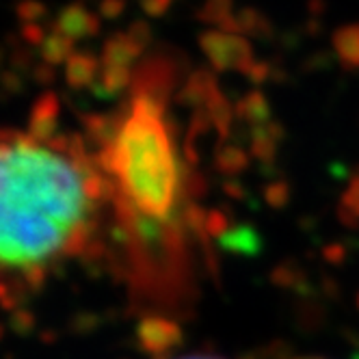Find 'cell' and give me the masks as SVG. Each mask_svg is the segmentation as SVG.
I'll list each match as a JSON object with an SVG mask.
<instances>
[{
  "mask_svg": "<svg viewBox=\"0 0 359 359\" xmlns=\"http://www.w3.org/2000/svg\"><path fill=\"white\" fill-rule=\"evenodd\" d=\"M133 284L149 303L180 305L195 279V195L161 81H141L95 154Z\"/></svg>",
  "mask_w": 359,
  "mask_h": 359,
  "instance_id": "6da1fadb",
  "label": "cell"
},
{
  "mask_svg": "<svg viewBox=\"0 0 359 359\" xmlns=\"http://www.w3.org/2000/svg\"><path fill=\"white\" fill-rule=\"evenodd\" d=\"M107 206L95 158L67 139L0 137V271L37 275L83 251Z\"/></svg>",
  "mask_w": 359,
  "mask_h": 359,
  "instance_id": "7a4b0ae2",
  "label": "cell"
},
{
  "mask_svg": "<svg viewBox=\"0 0 359 359\" xmlns=\"http://www.w3.org/2000/svg\"><path fill=\"white\" fill-rule=\"evenodd\" d=\"M342 215L351 225L359 227V169L351 177V182L342 195Z\"/></svg>",
  "mask_w": 359,
  "mask_h": 359,
  "instance_id": "3957f363",
  "label": "cell"
},
{
  "mask_svg": "<svg viewBox=\"0 0 359 359\" xmlns=\"http://www.w3.org/2000/svg\"><path fill=\"white\" fill-rule=\"evenodd\" d=\"M165 359H225V357H219L212 353H182V355H171Z\"/></svg>",
  "mask_w": 359,
  "mask_h": 359,
  "instance_id": "277c9868",
  "label": "cell"
},
{
  "mask_svg": "<svg viewBox=\"0 0 359 359\" xmlns=\"http://www.w3.org/2000/svg\"><path fill=\"white\" fill-rule=\"evenodd\" d=\"M292 359H325V357H314V355H307V357H292Z\"/></svg>",
  "mask_w": 359,
  "mask_h": 359,
  "instance_id": "5b68a950",
  "label": "cell"
}]
</instances>
